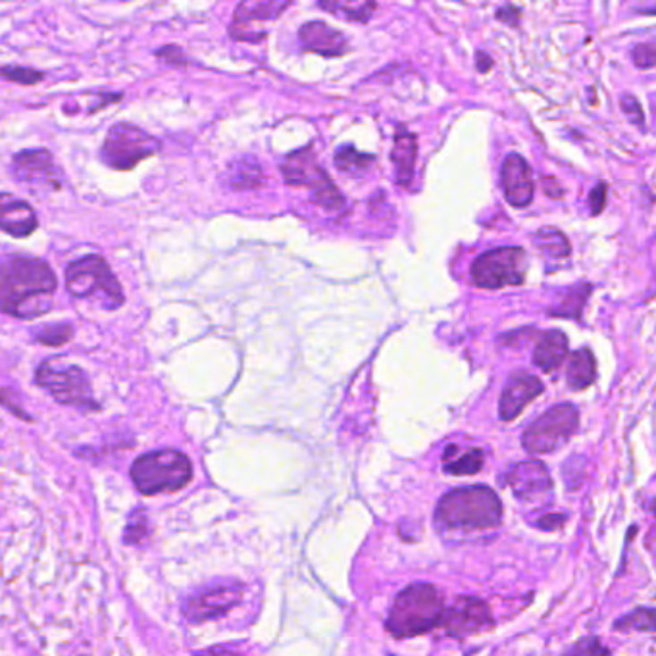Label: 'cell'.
<instances>
[{
    "mask_svg": "<svg viewBox=\"0 0 656 656\" xmlns=\"http://www.w3.org/2000/svg\"><path fill=\"white\" fill-rule=\"evenodd\" d=\"M37 227H39V218L31 205L10 193H0V230L23 239L29 237Z\"/></svg>",
    "mask_w": 656,
    "mask_h": 656,
    "instance_id": "e0dca14e",
    "label": "cell"
},
{
    "mask_svg": "<svg viewBox=\"0 0 656 656\" xmlns=\"http://www.w3.org/2000/svg\"><path fill=\"white\" fill-rule=\"evenodd\" d=\"M71 335H73V327L70 324H62V322L45 325L41 327V330L35 332V339L39 341L41 345H48V347L64 345L71 339Z\"/></svg>",
    "mask_w": 656,
    "mask_h": 656,
    "instance_id": "4316f807",
    "label": "cell"
},
{
    "mask_svg": "<svg viewBox=\"0 0 656 656\" xmlns=\"http://www.w3.org/2000/svg\"><path fill=\"white\" fill-rule=\"evenodd\" d=\"M416 155H418V147H416V137L412 133H399L395 137L393 155H391V158H393V162H395L397 180L402 187H407V185L412 183Z\"/></svg>",
    "mask_w": 656,
    "mask_h": 656,
    "instance_id": "ffe728a7",
    "label": "cell"
},
{
    "mask_svg": "<svg viewBox=\"0 0 656 656\" xmlns=\"http://www.w3.org/2000/svg\"><path fill=\"white\" fill-rule=\"evenodd\" d=\"M654 624V612L651 609H641L618 620L616 629H647L651 632Z\"/></svg>",
    "mask_w": 656,
    "mask_h": 656,
    "instance_id": "4dcf8cb0",
    "label": "cell"
},
{
    "mask_svg": "<svg viewBox=\"0 0 656 656\" xmlns=\"http://www.w3.org/2000/svg\"><path fill=\"white\" fill-rule=\"evenodd\" d=\"M193 477V466L183 452L162 449L143 454L131 466V479L143 495L183 489Z\"/></svg>",
    "mask_w": 656,
    "mask_h": 656,
    "instance_id": "277c9868",
    "label": "cell"
},
{
    "mask_svg": "<svg viewBox=\"0 0 656 656\" xmlns=\"http://www.w3.org/2000/svg\"><path fill=\"white\" fill-rule=\"evenodd\" d=\"M504 482L509 484L516 497L526 502L543 499L552 489L551 475L545 468V464H541L537 460H527L514 466V468L507 474V477H504Z\"/></svg>",
    "mask_w": 656,
    "mask_h": 656,
    "instance_id": "9a60e30c",
    "label": "cell"
},
{
    "mask_svg": "<svg viewBox=\"0 0 656 656\" xmlns=\"http://www.w3.org/2000/svg\"><path fill=\"white\" fill-rule=\"evenodd\" d=\"M335 164L341 172L352 173V175H362L368 172V168L374 164V156L362 155L355 147H341L335 155Z\"/></svg>",
    "mask_w": 656,
    "mask_h": 656,
    "instance_id": "d4e9b609",
    "label": "cell"
},
{
    "mask_svg": "<svg viewBox=\"0 0 656 656\" xmlns=\"http://www.w3.org/2000/svg\"><path fill=\"white\" fill-rule=\"evenodd\" d=\"M568 355V339L562 332L552 330L541 335L534 350V364L541 370L552 372L564 362Z\"/></svg>",
    "mask_w": 656,
    "mask_h": 656,
    "instance_id": "d6986e66",
    "label": "cell"
},
{
    "mask_svg": "<svg viewBox=\"0 0 656 656\" xmlns=\"http://www.w3.org/2000/svg\"><path fill=\"white\" fill-rule=\"evenodd\" d=\"M604 200H607V185L599 183L595 189H593L589 195V203H591V212L599 214L604 208Z\"/></svg>",
    "mask_w": 656,
    "mask_h": 656,
    "instance_id": "d590c367",
    "label": "cell"
},
{
    "mask_svg": "<svg viewBox=\"0 0 656 656\" xmlns=\"http://www.w3.org/2000/svg\"><path fill=\"white\" fill-rule=\"evenodd\" d=\"M500 183L504 197L516 208L532 205L535 185L529 164L520 155H509L500 170Z\"/></svg>",
    "mask_w": 656,
    "mask_h": 656,
    "instance_id": "5bb4252c",
    "label": "cell"
},
{
    "mask_svg": "<svg viewBox=\"0 0 656 656\" xmlns=\"http://www.w3.org/2000/svg\"><path fill=\"white\" fill-rule=\"evenodd\" d=\"M37 385L48 391L62 405H68L80 410L93 412L98 410L97 400L93 397L91 383L87 374L71 364H60L55 362H43L35 374Z\"/></svg>",
    "mask_w": 656,
    "mask_h": 656,
    "instance_id": "8992f818",
    "label": "cell"
},
{
    "mask_svg": "<svg viewBox=\"0 0 656 656\" xmlns=\"http://www.w3.org/2000/svg\"><path fill=\"white\" fill-rule=\"evenodd\" d=\"M282 172L289 185L308 187L314 200L325 210H337L343 205L339 189L327 178V173L314 164L310 150H299V153L289 155L282 164Z\"/></svg>",
    "mask_w": 656,
    "mask_h": 656,
    "instance_id": "30bf717a",
    "label": "cell"
},
{
    "mask_svg": "<svg viewBox=\"0 0 656 656\" xmlns=\"http://www.w3.org/2000/svg\"><path fill=\"white\" fill-rule=\"evenodd\" d=\"M260 181V166L250 158L237 160L230 168V183L235 189L257 187Z\"/></svg>",
    "mask_w": 656,
    "mask_h": 656,
    "instance_id": "484cf974",
    "label": "cell"
},
{
    "mask_svg": "<svg viewBox=\"0 0 656 656\" xmlns=\"http://www.w3.org/2000/svg\"><path fill=\"white\" fill-rule=\"evenodd\" d=\"M541 393H543V382H541L539 377L527 374L514 375L500 395L499 402L500 418L507 422L514 420L516 416H518L529 402L537 399Z\"/></svg>",
    "mask_w": 656,
    "mask_h": 656,
    "instance_id": "2e32d148",
    "label": "cell"
},
{
    "mask_svg": "<svg viewBox=\"0 0 656 656\" xmlns=\"http://www.w3.org/2000/svg\"><path fill=\"white\" fill-rule=\"evenodd\" d=\"M66 287L71 297L93 300L105 310H116L125 302L120 282L98 255L73 260L66 268Z\"/></svg>",
    "mask_w": 656,
    "mask_h": 656,
    "instance_id": "5b68a950",
    "label": "cell"
},
{
    "mask_svg": "<svg viewBox=\"0 0 656 656\" xmlns=\"http://www.w3.org/2000/svg\"><path fill=\"white\" fill-rule=\"evenodd\" d=\"M0 75H3L4 80L20 83V85H33V83L43 81V78H45V75L41 71L31 70V68H21V66H4V68H0Z\"/></svg>",
    "mask_w": 656,
    "mask_h": 656,
    "instance_id": "f546056e",
    "label": "cell"
},
{
    "mask_svg": "<svg viewBox=\"0 0 656 656\" xmlns=\"http://www.w3.org/2000/svg\"><path fill=\"white\" fill-rule=\"evenodd\" d=\"M443 612V595L433 585L416 584L395 599L387 618V629L395 637L420 635L441 624Z\"/></svg>",
    "mask_w": 656,
    "mask_h": 656,
    "instance_id": "3957f363",
    "label": "cell"
},
{
    "mask_svg": "<svg viewBox=\"0 0 656 656\" xmlns=\"http://www.w3.org/2000/svg\"><path fill=\"white\" fill-rule=\"evenodd\" d=\"M56 275L41 258L6 255L0 258V312L20 320L39 318L53 308Z\"/></svg>",
    "mask_w": 656,
    "mask_h": 656,
    "instance_id": "6da1fadb",
    "label": "cell"
},
{
    "mask_svg": "<svg viewBox=\"0 0 656 656\" xmlns=\"http://www.w3.org/2000/svg\"><path fill=\"white\" fill-rule=\"evenodd\" d=\"M12 173L21 183L48 189V191H56L64 185V175L56 166L53 155L43 148L18 153L12 160Z\"/></svg>",
    "mask_w": 656,
    "mask_h": 656,
    "instance_id": "7c38bea8",
    "label": "cell"
},
{
    "mask_svg": "<svg viewBox=\"0 0 656 656\" xmlns=\"http://www.w3.org/2000/svg\"><path fill=\"white\" fill-rule=\"evenodd\" d=\"M527 272L526 250L520 247H502L484 252L472 264V280L482 289H502L522 285Z\"/></svg>",
    "mask_w": 656,
    "mask_h": 656,
    "instance_id": "9c48e42d",
    "label": "cell"
},
{
    "mask_svg": "<svg viewBox=\"0 0 656 656\" xmlns=\"http://www.w3.org/2000/svg\"><path fill=\"white\" fill-rule=\"evenodd\" d=\"M437 522L445 527L485 529L502 518L497 493L485 485H472L449 491L437 504Z\"/></svg>",
    "mask_w": 656,
    "mask_h": 656,
    "instance_id": "7a4b0ae2",
    "label": "cell"
},
{
    "mask_svg": "<svg viewBox=\"0 0 656 656\" xmlns=\"http://www.w3.org/2000/svg\"><path fill=\"white\" fill-rule=\"evenodd\" d=\"M489 622V607L475 597H458L452 607L443 612V618H441V624L447 627V632L458 639L479 632Z\"/></svg>",
    "mask_w": 656,
    "mask_h": 656,
    "instance_id": "4fadbf2b",
    "label": "cell"
},
{
    "mask_svg": "<svg viewBox=\"0 0 656 656\" xmlns=\"http://www.w3.org/2000/svg\"><path fill=\"white\" fill-rule=\"evenodd\" d=\"M148 535V526H147V516L145 512H135L131 518H130V524L128 527H125V541H128L130 545H135V543H141V541Z\"/></svg>",
    "mask_w": 656,
    "mask_h": 656,
    "instance_id": "1f68e13d",
    "label": "cell"
},
{
    "mask_svg": "<svg viewBox=\"0 0 656 656\" xmlns=\"http://www.w3.org/2000/svg\"><path fill=\"white\" fill-rule=\"evenodd\" d=\"M597 372H595V357L591 355L589 349H582L572 355L570 364H568L566 372V382L570 389H585L593 382H595Z\"/></svg>",
    "mask_w": 656,
    "mask_h": 656,
    "instance_id": "44dd1931",
    "label": "cell"
},
{
    "mask_svg": "<svg viewBox=\"0 0 656 656\" xmlns=\"http://www.w3.org/2000/svg\"><path fill=\"white\" fill-rule=\"evenodd\" d=\"M589 289L591 287H576V289H572V291H568L564 295L562 305L559 307L562 310H559L557 314H560V316H574V318H577L579 314H582V307H584V302H585V299L589 295Z\"/></svg>",
    "mask_w": 656,
    "mask_h": 656,
    "instance_id": "f1b7e54d",
    "label": "cell"
},
{
    "mask_svg": "<svg viewBox=\"0 0 656 656\" xmlns=\"http://www.w3.org/2000/svg\"><path fill=\"white\" fill-rule=\"evenodd\" d=\"M497 18L500 21H507L510 25H516V23H518V20H520V10L516 8V6H504V8H500L497 12Z\"/></svg>",
    "mask_w": 656,
    "mask_h": 656,
    "instance_id": "74e56055",
    "label": "cell"
},
{
    "mask_svg": "<svg viewBox=\"0 0 656 656\" xmlns=\"http://www.w3.org/2000/svg\"><path fill=\"white\" fill-rule=\"evenodd\" d=\"M579 425V412L574 405H557L529 424L522 443L532 454H549L559 450Z\"/></svg>",
    "mask_w": 656,
    "mask_h": 656,
    "instance_id": "ba28073f",
    "label": "cell"
},
{
    "mask_svg": "<svg viewBox=\"0 0 656 656\" xmlns=\"http://www.w3.org/2000/svg\"><path fill=\"white\" fill-rule=\"evenodd\" d=\"M564 522H566L564 514H549V516H543V518H541V520L537 522V526H539V527H543V529H551V532H554V529H560V527L564 526Z\"/></svg>",
    "mask_w": 656,
    "mask_h": 656,
    "instance_id": "8d00e7d4",
    "label": "cell"
},
{
    "mask_svg": "<svg viewBox=\"0 0 656 656\" xmlns=\"http://www.w3.org/2000/svg\"><path fill=\"white\" fill-rule=\"evenodd\" d=\"M322 10L332 12V14L343 18V20H350V21H368L370 16L374 14V10L377 8L375 3H339V0H333V3H320Z\"/></svg>",
    "mask_w": 656,
    "mask_h": 656,
    "instance_id": "603a6c76",
    "label": "cell"
},
{
    "mask_svg": "<svg viewBox=\"0 0 656 656\" xmlns=\"http://www.w3.org/2000/svg\"><path fill=\"white\" fill-rule=\"evenodd\" d=\"M622 108H624V112L627 114L629 122H632L634 125H637V128L645 130V116H643V110H641V106H639V103H637V98H635V97L626 95V97L622 98Z\"/></svg>",
    "mask_w": 656,
    "mask_h": 656,
    "instance_id": "836d02e7",
    "label": "cell"
},
{
    "mask_svg": "<svg viewBox=\"0 0 656 656\" xmlns=\"http://www.w3.org/2000/svg\"><path fill=\"white\" fill-rule=\"evenodd\" d=\"M564 656H609V649L599 639H584L576 643Z\"/></svg>",
    "mask_w": 656,
    "mask_h": 656,
    "instance_id": "d6a6232c",
    "label": "cell"
},
{
    "mask_svg": "<svg viewBox=\"0 0 656 656\" xmlns=\"http://www.w3.org/2000/svg\"><path fill=\"white\" fill-rule=\"evenodd\" d=\"M634 62L643 70L652 68L654 66V45L652 43L637 45L634 48Z\"/></svg>",
    "mask_w": 656,
    "mask_h": 656,
    "instance_id": "e575fe53",
    "label": "cell"
},
{
    "mask_svg": "<svg viewBox=\"0 0 656 656\" xmlns=\"http://www.w3.org/2000/svg\"><path fill=\"white\" fill-rule=\"evenodd\" d=\"M245 587L241 584H216L205 591H200L198 595L191 597L183 607V614L189 622L200 624V622H210L218 620L223 614L230 612L233 607H237L243 599Z\"/></svg>",
    "mask_w": 656,
    "mask_h": 656,
    "instance_id": "8fae6325",
    "label": "cell"
},
{
    "mask_svg": "<svg viewBox=\"0 0 656 656\" xmlns=\"http://www.w3.org/2000/svg\"><path fill=\"white\" fill-rule=\"evenodd\" d=\"M299 37L302 48L310 50V53H318L322 56H341L347 53L345 35L324 21H310L302 25Z\"/></svg>",
    "mask_w": 656,
    "mask_h": 656,
    "instance_id": "ac0fdd59",
    "label": "cell"
},
{
    "mask_svg": "<svg viewBox=\"0 0 656 656\" xmlns=\"http://www.w3.org/2000/svg\"><path fill=\"white\" fill-rule=\"evenodd\" d=\"M197 656H245V654L237 652V651H231V649H227V647H212V649H206L203 652H198Z\"/></svg>",
    "mask_w": 656,
    "mask_h": 656,
    "instance_id": "f35d334b",
    "label": "cell"
},
{
    "mask_svg": "<svg viewBox=\"0 0 656 656\" xmlns=\"http://www.w3.org/2000/svg\"><path fill=\"white\" fill-rule=\"evenodd\" d=\"M158 139L131 123H116L106 133L100 158L114 170H133L139 162L156 155Z\"/></svg>",
    "mask_w": 656,
    "mask_h": 656,
    "instance_id": "52a82bcc",
    "label": "cell"
},
{
    "mask_svg": "<svg viewBox=\"0 0 656 656\" xmlns=\"http://www.w3.org/2000/svg\"><path fill=\"white\" fill-rule=\"evenodd\" d=\"M537 248L551 258H564L570 255L568 237L559 230H539L534 237Z\"/></svg>",
    "mask_w": 656,
    "mask_h": 656,
    "instance_id": "cb8c5ba5",
    "label": "cell"
},
{
    "mask_svg": "<svg viewBox=\"0 0 656 656\" xmlns=\"http://www.w3.org/2000/svg\"><path fill=\"white\" fill-rule=\"evenodd\" d=\"M491 66H493V60H491V56L485 53H477V70L485 73L491 70Z\"/></svg>",
    "mask_w": 656,
    "mask_h": 656,
    "instance_id": "ab89813d",
    "label": "cell"
},
{
    "mask_svg": "<svg viewBox=\"0 0 656 656\" xmlns=\"http://www.w3.org/2000/svg\"><path fill=\"white\" fill-rule=\"evenodd\" d=\"M482 466H484V452L474 449V450L464 452L462 457L454 458L452 462H449L445 466V470L452 475H470V474L482 470Z\"/></svg>",
    "mask_w": 656,
    "mask_h": 656,
    "instance_id": "83f0119b",
    "label": "cell"
},
{
    "mask_svg": "<svg viewBox=\"0 0 656 656\" xmlns=\"http://www.w3.org/2000/svg\"><path fill=\"white\" fill-rule=\"evenodd\" d=\"M291 3H243L237 6L235 12V25H241L247 21H264L275 20L282 16Z\"/></svg>",
    "mask_w": 656,
    "mask_h": 656,
    "instance_id": "7402d4cb",
    "label": "cell"
}]
</instances>
